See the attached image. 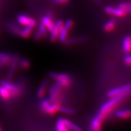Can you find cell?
<instances>
[{"instance_id": "f546056e", "label": "cell", "mask_w": 131, "mask_h": 131, "mask_svg": "<svg viewBox=\"0 0 131 131\" xmlns=\"http://www.w3.org/2000/svg\"><path fill=\"white\" fill-rule=\"evenodd\" d=\"M60 86H61V85L60 84V83L58 81H56V83H55L54 84H53L50 88V89H49V93L50 95V94H51L52 92H54L55 91H56V90Z\"/></svg>"}, {"instance_id": "9c48e42d", "label": "cell", "mask_w": 131, "mask_h": 131, "mask_svg": "<svg viewBox=\"0 0 131 131\" xmlns=\"http://www.w3.org/2000/svg\"><path fill=\"white\" fill-rule=\"evenodd\" d=\"M52 13L51 12H48V13L46 16H43L41 20L45 27H46L47 30L49 32H51L55 26V23L53 21L52 19Z\"/></svg>"}, {"instance_id": "836d02e7", "label": "cell", "mask_w": 131, "mask_h": 131, "mask_svg": "<svg viewBox=\"0 0 131 131\" xmlns=\"http://www.w3.org/2000/svg\"><path fill=\"white\" fill-rule=\"evenodd\" d=\"M93 1L97 4H101L102 3L101 0H93Z\"/></svg>"}, {"instance_id": "277c9868", "label": "cell", "mask_w": 131, "mask_h": 131, "mask_svg": "<svg viewBox=\"0 0 131 131\" xmlns=\"http://www.w3.org/2000/svg\"><path fill=\"white\" fill-rule=\"evenodd\" d=\"M74 25V22L72 20L68 19L64 23L63 27L60 32L58 39L60 42L64 43L67 39L68 33Z\"/></svg>"}, {"instance_id": "6da1fadb", "label": "cell", "mask_w": 131, "mask_h": 131, "mask_svg": "<svg viewBox=\"0 0 131 131\" xmlns=\"http://www.w3.org/2000/svg\"><path fill=\"white\" fill-rule=\"evenodd\" d=\"M130 95L131 91H129L117 96L110 98L111 99L102 105L100 113L97 115L103 121L108 115L111 113L113 111V110L116 107L121 101Z\"/></svg>"}, {"instance_id": "9a60e30c", "label": "cell", "mask_w": 131, "mask_h": 131, "mask_svg": "<svg viewBox=\"0 0 131 131\" xmlns=\"http://www.w3.org/2000/svg\"><path fill=\"white\" fill-rule=\"evenodd\" d=\"M115 116L121 119H128L131 117V110L129 109L118 110L115 113Z\"/></svg>"}, {"instance_id": "e575fe53", "label": "cell", "mask_w": 131, "mask_h": 131, "mask_svg": "<svg viewBox=\"0 0 131 131\" xmlns=\"http://www.w3.org/2000/svg\"><path fill=\"white\" fill-rule=\"evenodd\" d=\"M3 67V64H2V63L0 62V67Z\"/></svg>"}, {"instance_id": "2e32d148", "label": "cell", "mask_w": 131, "mask_h": 131, "mask_svg": "<svg viewBox=\"0 0 131 131\" xmlns=\"http://www.w3.org/2000/svg\"><path fill=\"white\" fill-rule=\"evenodd\" d=\"M48 80L47 79H44L42 84L40 85L39 88H38V90H37V96L39 98H43L46 94V90H47V88L48 86Z\"/></svg>"}, {"instance_id": "83f0119b", "label": "cell", "mask_w": 131, "mask_h": 131, "mask_svg": "<svg viewBox=\"0 0 131 131\" xmlns=\"http://www.w3.org/2000/svg\"><path fill=\"white\" fill-rule=\"evenodd\" d=\"M50 102L49 101L48 99H44L40 103V108L41 110L44 113H45L48 106H49V104H50Z\"/></svg>"}, {"instance_id": "4fadbf2b", "label": "cell", "mask_w": 131, "mask_h": 131, "mask_svg": "<svg viewBox=\"0 0 131 131\" xmlns=\"http://www.w3.org/2000/svg\"><path fill=\"white\" fill-rule=\"evenodd\" d=\"M122 50L125 54L131 52V36H126L122 42Z\"/></svg>"}, {"instance_id": "f1b7e54d", "label": "cell", "mask_w": 131, "mask_h": 131, "mask_svg": "<svg viewBox=\"0 0 131 131\" xmlns=\"http://www.w3.org/2000/svg\"><path fill=\"white\" fill-rule=\"evenodd\" d=\"M9 27L10 28V30H11V31L13 32L14 34L18 36H20V32H21V30H20L19 27L16 26L14 24H10L9 25Z\"/></svg>"}, {"instance_id": "484cf974", "label": "cell", "mask_w": 131, "mask_h": 131, "mask_svg": "<svg viewBox=\"0 0 131 131\" xmlns=\"http://www.w3.org/2000/svg\"><path fill=\"white\" fill-rule=\"evenodd\" d=\"M59 112H61L64 114L73 115L75 113V110L72 108H70L68 107H64V106H61Z\"/></svg>"}, {"instance_id": "ffe728a7", "label": "cell", "mask_w": 131, "mask_h": 131, "mask_svg": "<svg viewBox=\"0 0 131 131\" xmlns=\"http://www.w3.org/2000/svg\"><path fill=\"white\" fill-rule=\"evenodd\" d=\"M87 40V37L85 36H80L78 37H75L72 38L67 39L66 40L64 43L66 44H72L77 43H80L85 42V40Z\"/></svg>"}, {"instance_id": "44dd1931", "label": "cell", "mask_w": 131, "mask_h": 131, "mask_svg": "<svg viewBox=\"0 0 131 131\" xmlns=\"http://www.w3.org/2000/svg\"><path fill=\"white\" fill-rule=\"evenodd\" d=\"M33 29H34V28L30 26H25V27L21 30L20 36H21V37L24 38H28L32 34Z\"/></svg>"}, {"instance_id": "d6a6232c", "label": "cell", "mask_w": 131, "mask_h": 131, "mask_svg": "<svg viewBox=\"0 0 131 131\" xmlns=\"http://www.w3.org/2000/svg\"><path fill=\"white\" fill-rule=\"evenodd\" d=\"M42 37H42V34H40V32L38 30L37 31H36V34H35V35L34 36V38L36 40H40Z\"/></svg>"}, {"instance_id": "5b68a950", "label": "cell", "mask_w": 131, "mask_h": 131, "mask_svg": "<svg viewBox=\"0 0 131 131\" xmlns=\"http://www.w3.org/2000/svg\"><path fill=\"white\" fill-rule=\"evenodd\" d=\"M129 91H131V83L109 90L107 92V96L110 98H112Z\"/></svg>"}, {"instance_id": "4dcf8cb0", "label": "cell", "mask_w": 131, "mask_h": 131, "mask_svg": "<svg viewBox=\"0 0 131 131\" xmlns=\"http://www.w3.org/2000/svg\"><path fill=\"white\" fill-rule=\"evenodd\" d=\"M124 62L127 65L131 66V55L128 54L124 58Z\"/></svg>"}, {"instance_id": "5bb4252c", "label": "cell", "mask_w": 131, "mask_h": 131, "mask_svg": "<svg viewBox=\"0 0 131 131\" xmlns=\"http://www.w3.org/2000/svg\"><path fill=\"white\" fill-rule=\"evenodd\" d=\"M13 55L8 52H0V62L3 64V66H6L10 64Z\"/></svg>"}, {"instance_id": "d6986e66", "label": "cell", "mask_w": 131, "mask_h": 131, "mask_svg": "<svg viewBox=\"0 0 131 131\" xmlns=\"http://www.w3.org/2000/svg\"><path fill=\"white\" fill-rule=\"evenodd\" d=\"M62 86L59 87L56 91L52 92L50 95V97H49L48 100L50 102H54L56 101H58L60 99V97L62 92Z\"/></svg>"}, {"instance_id": "8fae6325", "label": "cell", "mask_w": 131, "mask_h": 131, "mask_svg": "<svg viewBox=\"0 0 131 131\" xmlns=\"http://www.w3.org/2000/svg\"><path fill=\"white\" fill-rule=\"evenodd\" d=\"M61 106V102L59 100L54 102H50L45 113L49 115H54L57 112H59Z\"/></svg>"}, {"instance_id": "603a6c76", "label": "cell", "mask_w": 131, "mask_h": 131, "mask_svg": "<svg viewBox=\"0 0 131 131\" xmlns=\"http://www.w3.org/2000/svg\"><path fill=\"white\" fill-rule=\"evenodd\" d=\"M116 25V22L115 20L114 19H111L109 20V21L106 23L103 27L104 31L106 32H112L114 30V29Z\"/></svg>"}, {"instance_id": "d4e9b609", "label": "cell", "mask_w": 131, "mask_h": 131, "mask_svg": "<svg viewBox=\"0 0 131 131\" xmlns=\"http://www.w3.org/2000/svg\"><path fill=\"white\" fill-rule=\"evenodd\" d=\"M118 7L125 10L127 13H131V2H124L118 5Z\"/></svg>"}, {"instance_id": "8992f818", "label": "cell", "mask_w": 131, "mask_h": 131, "mask_svg": "<svg viewBox=\"0 0 131 131\" xmlns=\"http://www.w3.org/2000/svg\"><path fill=\"white\" fill-rule=\"evenodd\" d=\"M18 23L24 26H30L34 28L36 26V21L35 19L25 14H20L18 16Z\"/></svg>"}, {"instance_id": "ac0fdd59", "label": "cell", "mask_w": 131, "mask_h": 131, "mask_svg": "<svg viewBox=\"0 0 131 131\" xmlns=\"http://www.w3.org/2000/svg\"><path fill=\"white\" fill-rule=\"evenodd\" d=\"M0 98L5 101H8L12 98L9 91L1 85H0Z\"/></svg>"}, {"instance_id": "ba28073f", "label": "cell", "mask_w": 131, "mask_h": 131, "mask_svg": "<svg viewBox=\"0 0 131 131\" xmlns=\"http://www.w3.org/2000/svg\"><path fill=\"white\" fill-rule=\"evenodd\" d=\"M64 25V22L61 20H57L55 24V26L52 31L50 32L51 35L50 36V40L52 42H55L58 39L60 32L61 28Z\"/></svg>"}, {"instance_id": "7c38bea8", "label": "cell", "mask_w": 131, "mask_h": 131, "mask_svg": "<svg viewBox=\"0 0 131 131\" xmlns=\"http://www.w3.org/2000/svg\"><path fill=\"white\" fill-rule=\"evenodd\" d=\"M102 121H103V120L98 115H97L93 119L91 125L90 126L89 130L93 131H99L101 130Z\"/></svg>"}, {"instance_id": "52a82bcc", "label": "cell", "mask_w": 131, "mask_h": 131, "mask_svg": "<svg viewBox=\"0 0 131 131\" xmlns=\"http://www.w3.org/2000/svg\"><path fill=\"white\" fill-rule=\"evenodd\" d=\"M104 10L108 14L117 17H124L127 14L125 10L118 7L116 8L112 6H106L104 8Z\"/></svg>"}, {"instance_id": "30bf717a", "label": "cell", "mask_w": 131, "mask_h": 131, "mask_svg": "<svg viewBox=\"0 0 131 131\" xmlns=\"http://www.w3.org/2000/svg\"><path fill=\"white\" fill-rule=\"evenodd\" d=\"M19 59L18 55H14L13 57V59L12 60L11 62L10 63V68L8 71L7 75V78L8 80L11 79L13 78L14 72L15 71V69L17 67V66L19 63Z\"/></svg>"}, {"instance_id": "cb8c5ba5", "label": "cell", "mask_w": 131, "mask_h": 131, "mask_svg": "<svg viewBox=\"0 0 131 131\" xmlns=\"http://www.w3.org/2000/svg\"><path fill=\"white\" fill-rule=\"evenodd\" d=\"M19 65L20 67L24 69H27L30 67V61L26 58H23L19 61Z\"/></svg>"}, {"instance_id": "1f68e13d", "label": "cell", "mask_w": 131, "mask_h": 131, "mask_svg": "<svg viewBox=\"0 0 131 131\" xmlns=\"http://www.w3.org/2000/svg\"><path fill=\"white\" fill-rule=\"evenodd\" d=\"M70 0H52V2L55 4H67Z\"/></svg>"}, {"instance_id": "3957f363", "label": "cell", "mask_w": 131, "mask_h": 131, "mask_svg": "<svg viewBox=\"0 0 131 131\" xmlns=\"http://www.w3.org/2000/svg\"><path fill=\"white\" fill-rule=\"evenodd\" d=\"M49 76L51 78L58 81L61 86L68 87L71 84V78L67 74L50 72L49 73Z\"/></svg>"}, {"instance_id": "4316f807", "label": "cell", "mask_w": 131, "mask_h": 131, "mask_svg": "<svg viewBox=\"0 0 131 131\" xmlns=\"http://www.w3.org/2000/svg\"><path fill=\"white\" fill-rule=\"evenodd\" d=\"M39 31L40 32V34H42L43 37L46 38L47 37L48 35V30H47L46 27L43 25V24L42 22H40L38 26V29Z\"/></svg>"}, {"instance_id": "7a4b0ae2", "label": "cell", "mask_w": 131, "mask_h": 131, "mask_svg": "<svg viewBox=\"0 0 131 131\" xmlns=\"http://www.w3.org/2000/svg\"><path fill=\"white\" fill-rule=\"evenodd\" d=\"M0 85L6 88L9 91L12 98H17L23 92V87L18 84L12 83L8 80H2L0 81Z\"/></svg>"}, {"instance_id": "e0dca14e", "label": "cell", "mask_w": 131, "mask_h": 131, "mask_svg": "<svg viewBox=\"0 0 131 131\" xmlns=\"http://www.w3.org/2000/svg\"><path fill=\"white\" fill-rule=\"evenodd\" d=\"M55 129L57 131H69V129L67 127L65 124L64 118L62 117H59L57 119L56 125Z\"/></svg>"}, {"instance_id": "d590c367", "label": "cell", "mask_w": 131, "mask_h": 131, "mask_svg": "<svg viewBox=\"0 0 131 131\" xmlns=\"http://www.w3.org/2000/svg\"><path fill=\"white\" fill-rule=\"evenodd\" d=\"M2 130V129L1 128V126H0V130Z\"/></svg>"}, {"instance_id": "7402d4cb", "label": "cell", "mask_w": 131, "mask_h": 131, "mask_svg": "<svg viewBox=\"0 0 131 131\" xmlns=\"http://www.w3.org/2000/svg\"><path fill=\"white\" fill-rule=\"evenodd\" d=\"M64 121L65 122V124L66 125L67 127L69 129V130H75V131H81L82 129L80 128V127L77 126V125L73 124V123L67 118H64Z\"/></svg>"}]
</instances>
